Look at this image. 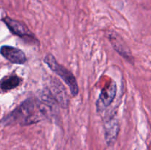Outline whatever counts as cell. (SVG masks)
Wrapping results in <instances>:
<instances>
[{"mask_svg":"<svg viewBox=\"0 0 151 150\" xmlns=\"http://www.w3.org/2000/svg\"><path fill=\"white\" fill-rule=\"evenodd\" d=\"M22 82V79L16 74L7 75L0 80V91L1 92L13 90L17 88Z\"/></svg>","mask_w":151,"mask_h":150,"instance_id":"ba28073f","label":"cell"},{"mask_svg":"<svg viewBox=\"0 0 151 150\" xmlns=\"http://www.w3.org/2000/svg\"><path fill=\"white\" fill-rule=\"evenodd\" d=\"M49 93L55 101L58 103L62 107L66 108L69 105V96L63 85L58 79H53L50 82Z\"/></svg>","mask_w":151,"mask_h":150,"instance_id":"5b68a950","label":"cell"},{"mask_svg":"<svg viewBox=\"0 0 151 150\" xmlns=\"http://www.w3.org/2000/svg\"><path fill=\"white\" fill-rule=\"evenodd\" d=\"M110 41L111 42L113 47L114 49L120 54L121 56L124 57L126 59L131 58V51L127 47L125 43L122 41V39H119L117 35L115 34H111L110 37Z\"/></svg>","mask_w":151,"mask_h":150,"instance_id":"9c48e42d","label":"cell"},{"mask_svg":"<svg viewBox=\"0 0 151 150\" xmlns=\"http://www.w3.org/2000/svg\"><path fill=\"white\" fill-rule=\"evenodd\" d=\"M119 132V121L116 117L113 116L106 121L104 123L105 139L108 146L114 145L117 139Z\"/></svg>","mask_w":151,"mask_h":150,"instance_id":"52a82bcc","label":"cell"},{"mask_svg":"<svg viewBox=\"0 0 151 150\" xmlns=\"http://www.w3.org/2000/svg\"><path fill=\"white\" fill-rule=\"evenodd\" d=\"M44 61L47 65V66L55 74L58 75L63 79V82L69 87L72 95L73 96H76L79 93V88H78L76 78L74 76L73 74L69 69L60 65L52 54H47L44 57Z\"/></svg>","mask_w":151,"mask_h":150,"instance_id":"7a4b0ae2","label":"cell"},{"mask_svg":"<svg viewBox=\"0 0 151 150\" xmlns=\"http://www.w3.org/2000/svg\"><path fill=\"white\" fill-rule=\"evenodd\" d=\"M116 94V85L114 82H111L107 86L104 87L101 91L99 98L96 103L97 110L102 112L106 110L112 103Z\"/></svg>","mask_w":151,"mask_h":150,"instance_id":"3957f363","label":"cell"},{"mask_svg":"<svg viewBox=\"0 0 151 150\" xmlns=\"http://www.w3.org/2000/svg\"><path fill=\"white\" fill-rule=\"evenodd\" d=\"M55 109L42 100L29 98L1 120L4 125L19 124L27 126L50 117Z\"/></svg>","mask_w":151,"mask_h":150,"instance_id":"6da1fadb","label":"cell"},{"mask_svg":"<svg viewBox=\"0 0 151 150\" xmlns=\"http://www.w3.org/2000/svg\"><path fill=\"white\" fill-rule=\"evenodd\" d=\"M0 54L6 60L14 64L22 65L27 61V57L24 52L22 50L11 46H2L0 48Z\"/></svg>","mask_w":151,"mask_h":150,"instance_id":"8992f818","label":"cell"},{"mask_svg":"<svg viewBox=\"0 0 151 150\" xmlns=\"http://www.w3.org/2000/svg\"><path fill=\"white\" fill-rule=\"evenodd\" d=\"M3 21L6 24V26L8 27L10 32L13 34L16 35V36H19L24 39H27L31 41H33L36 40L34 37L33 34L30 32L27 26L19 21L14 20L9 17H5L3 19Z\"/></svg>","mask_w":151,"mask_h":150,"instance_id":"277c9868","label":"cell"}]
</instances>
